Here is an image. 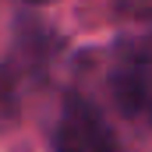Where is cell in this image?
<instances>
[{"instance_id":"6da1fadb","label":"cell","mask_w":152,"mask_h":152,"mask_svg":"<svg viewBox=\"0 0 152 152\" xmlns=\"http://www.w3.org/2000/svg\"><path fill=\"white\" fill-rule=\"evenodd\" d=\"M106 81L117 110L152 131V32L124 39L117 46Z\"/></svg>"},{"instance_id":"7a4b0ae2","label":"cell","mask_w":152,"mask_h":152,"mask_svg":"<svg viewBox=\"0 0 152 152\" xmlns=\"http://www.w3.org/2000/svg\"><path fill=\"white\" fill-rule=\"evenodd\" d=\"M53 152H120V142H117L106 113L88 96L71 92L57 113Z\"/></svg>"},{"instance_id":"3957f363","label":"cell","mask_w":152,"mask_h":152,"mask_svg":"<svg viewBox=\"0 0 152 152\" xmlns=\"http://www.w3.org/2000/svg\"><path fill=\"white\" fill-rule=\"evenodd\" d=\"M25 4H50V0H25Z\"/></svg>"}]
</instances>
